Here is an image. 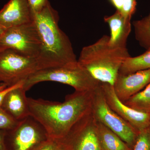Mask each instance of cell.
<instances>
[{
    "instance_id": "obj_21",
    "label": "cell",
    "mask_w": 150,
    "mask_h": 150,
    "mask_svg": "<svg viewBox=\"0 0 150 150\" xmlns=\"http://www.w3.org/2000/svg\"><path fill=\"white\" fill-rule=\"evenodd\" d=\"M18 122L1 108H0V130L8 131L13 129Z\"/></svg>"
},
{
    "instance_id": "obj_7",
    "label": "cell",
    "mask_w": 150,
    "mask_h": 150,
    "mask_svg": "<svg viewBox=\"0 0 150 150\" xmlns=\"http://www.w3.org/2000/svg\"><path fill=\"white\" fill-rule=\"evenodd\" d=\"M40 70L37 58L27 57L11 49L0 51V83L7 86L14 85Z\"/></svg>"
},
{
    "instance_id": "obj_8",
    "label": "cell",
    "mask_w": 150,
    "mask_h": 150,
    "mask_svg": "<svg viewBox=\"0 0 150 150\" xmlns=\"http://www.w3.org/2000/svg\"><path fill=\"white\" fill-rule=\"evenodd\" d=\"M8 131L12 135L13 150H33L48 139L43 126L30 115Z\"/></svg>"
},
{
    "instance_id": "obj_19",
    "label": "cell",
    "mask_w": 150,
    "mask_h": 150,
    "mask_svg": "<svg viewBox=\"0 0 150 150\" xmlns=\"http://www.w3.org/2000/svg\"><path fill=\"white\" fill-rule=\"evenodd\" d=\"M33 150H69L67 138L61 139L48 138Z\"/></svg>"
},
{
    "instance_id": "obj_5",
    "label": "cell",
    "mask_w": 150,
    "mask_h": 150,
    "mask_svg": "<svg viewBox=\"0 0 150 150\" xmlns=\"http://www.w3.org/2000/svg\"><path fill=\"white\" fill-rule=\"evenodd\" d=\"M91 112L96 121L112 130L133 149L139 131L109 107L105 98L100 83L93 91Z\"/></svg>"
},
{
    "instance_id": "obj_20",
    "label": "cell",
    "mask_w": 150,
    "mask_h": 150,
    "mask_svg": "<svg viewBox=\"0 0 150 150\" xmlns=\"http://www.w3.org/2000/svg\"><path fill=\"white\" fill-rule=\"evenodd\" d=\"M133 150H150V127L140 131Z\"/></svg>"
},
{
    "instance_id": "obj_29",
    "label": "cell",
    "mask_w": 150,
    "mask_h": 150,
    "mask_svg": "<svg viewBox=\"0 0 150 150\" xmlns=\"http://www.w3.org/2000/svg\"><path fill=\"white\" fill-rule=\"evenodd\" d=\"M1 83H0V85H1Z\"/></svg>"
},
{
    "instance_id": "obj_13",
    "label": "cell",
    "mask_w": 150,
    "mask_h": 150,
    "mask_svg": "<svg viewBox=\"0 0 150 150\" xmlns=\"http://www.w3.org/2000/svg\"><path fill=\"white\" fill-rule=\"evenodd\" d=\"M23 81L7 94L1 108L10 115L19 121L30 116L29 106L26 91L23 88Z\"/></svg>"
},
{
    "instance_id": "obj_30",
    "label": "cell",
    "mask_w": 150,
    "mask_h": 150,
    "mask_svg": "<svg viewBox=\"0 0 150 150\" xmlns=\"http://www.w3.org/2000/svg\"></svg>"
},
{
    "instance_id": "obj_28",
    "label": "cell",
    "mask_w": 150,
    "mask_h": 150,
    "mask_svg": "<svg viewBox=\"0 0 150 150\" xmlns=\"http://www.w3.org/2000/svg\"><path fill=\"white\" fill-rule=\"evenodd\" d=\"M7 86L6 85L4 84L3 83H1V85H0V90L5 88Z\"/></svg>"
},
{
    "instance_id": "obj_25",
    "label": "cell",
    "mask_w": 150,
    "mask_h": 150,
    "mask_svg": "<svg viewBox=\"0 0 150 150\" xmlns=\"http://www.w3.org/2000/svg\"><path fill=\"white\" fill-rule=\"evenodd\" d=\"M6 133L5 130H0V150H6L5 143Z\"/></svg>"
},
{
    "instance_id": "obj_26",
    "label": "cell",
    "mask_w": 150,
    "mask_h": 150,
    "mask_svg": "<svg viewBox=\"0 0 150 150\" xmlns=\"http://www.w3.org/2000/svg\"><path fill=\"white\" fill-rule=\"evenodd\" d=\"M111 4L116 9V10L121 12L123 4V0H109Z\"/></svg>"
},
{
    "instance_id": "obj_9",
    "label": "cell",
    "mask_w": 150,
    "mask_h": 150,
    "mask_svg": "<svg viewBox=\"0 0 150 150\" xmlns=\"http://www.w3.org/2000/svg\"><path fill=\"white\" fill-rule=\"evenodd\" d=\"M69 150H102L92 112L78 122L66 137Z\"/></svg>"
},
{
    "instance_id": "obj_23",
    "label": "cell",
    "mask_w": 150,
    "mask_h": 150,
    "mask_svg": "<svg viewBox=\"0 0 150 150\" xmlns=\"http://www.w3.org/2000/svg\"><path fill=\"white\" fill-rule=\"evenodd\" d=\"M33 14L38 13L49 3L48 0H27Z\"/></svg>"
},
{
    "instance_id": "obj_2",
    "label": "cell",
    "mask_w": 150,
    "mask_h": 150,
    "mask_svg": "<svg viewBox=\"0 0 150 150\" xmlns=\"http://www.w3.org/2000/svg\"><path fill=\"white\" fill-rule=\"evenodd\" d=\"M59 19L58 12L50 2L34 15L33 21L41 43L37 58L41 70L78 62L69 39L59 27Z\"/></svg>"
},
{
    "instance_id": "obj_18",
    "label": "cell",
    "mask_w": 150,
    "mask_h": 150,
    "mask_svg": "<svg viewBox=\"0 0 150 150\" xmlns=\"http://www.w3.org/2000/svg\"><path fill=\"white\" fill-rule=\"evenodd\" d=\"M123 103L135 110L150 112V83Z\"/></svg>"
},
{
    "instance_id": "obj_4",
    "label": "cell",
    "mask_w": 150,
    "mask_h": 150,
    "mask_svg": "<svg viewBox=\"0 0 150 150\" xmlns=\"http://www.w3.org/2000/svg\"><path fill=\"white\" fill-rule=\"evenodd\" d=\"M54 81L72 87L75 91H91L99 86V81L78 62L38 71L24 81L23 88L28 91L36 84Z\"/></svg>"
},
{
    "instance_id": "obj_10",
    "label": "cell",
    "mask_w": 150,
    "mask_h": 150,
    "mask_svg": "<svg viewBox=\"0 0 150 150\" xmlns=\"http://www.w3.org/2000/svg\"><path fill=\"white\" fill-rule=\"evenodd\" d=\"M100 86L107 104L124 121L139 132L150 126V112L135 110L121 102L110 84L100 82Z\"/></svg>"
},
{
    "instance_id": "obj_16",
    "label": "cell",
    "mask_w": 150,
    "mask_h": 150,
    "mask_svg": "<svg viewBox=\"0 0 150 150\" xmlns=\"http://www.w3.org/2000/svg\"><path fill=\"white\" fill-rule=\"evenodd\" d=\"M150 69V49L139 56L126 59L122 64L118 74L126 75L138 71Z\"/></svg>"
},
{
    "instance_id": "obj_22",
    "label": "cell",
    "mask_w": 150,
    "mask_h": 150,
    "mask_svg": "<svg viewBox=\"0 0 150 150\" xmlns=\"http://www.w3.org/2000/svg\"><path fill=\"white\" fill-rule=\"evenodd\" d=\"M137 5L136 0H123V6L120 12L127 18L131 19L136 12Z\"/></svg>"
},
{
    "instance_id": "obj_11",
    "label": "cell",
    "mask_w": 150,
    "mask_h": 150,
    "mask_svg": "<svg viewBox=\"0 0 150 150\" xmlns=\"http://www.w3.org/2000/svg\"><path fill=\"white\" fill-rule=\"evenodd\" d=\"M150 83V69L138 71L126 75L118 74L113 83L116 96L124 103Z\"/></svg>"
},
{
    "instance_id": "obj_12",
    "label": "cell",
    "mask_w": 150,
    "mask_h": 150,
    "mask_svg": "<svg viewBox=\"0 0 150 150\" xmlns=\"http://www.w3.org/2000/svg\"><path fill=\"white\" fill-rule=\"evenodd\" d=\"M34 15L27 0H10L0 11V25L6 28L33 21Z\"/></svg>"
},
{
    "instance_id": "obj_3",
    "label": "cell",
    "mask_w": 150,
    "mask_h": 150,
    "mask_svg": "<svg viewBox=\"0 0 150 150\" xmlns=\"http://www.w3.org/2000/svg\"><path fill=\"white\" fill-rule=\"evenodd\" d=\"M109 38L104 35L95 43L84 47L78 62L97 80L112 86L122 64L131 56L127 48L110 45Z\"/></svg>"
},
{
    "instance_id": "obj_24",
    "label": "cell",
    "mask_w": 150,
    "mask_h": 150,
    "mask_svg": "<svg viewBox=\"0 0 150 150\" xmlns=\"http://www.w3.org/2000/svg\"><path fill=\"white\" fill-rule=\"evenodd\" d=\"M23 81L18 83L14 85L7 86L5 88L0 90V108H1L3 100H4V98L5 97L7 94L12 89L15 88L17 86H18Z\"/></svg>"
},
{
    "instance_id": "obj_1",
    "label": "cell",
    "mask_w": 150,
    "mask_h": 150,
    "mask_svg": "<svg viewBox=\"0 0 150 150\" xmlns=\"http://www.w3.org/2000/svg\"><path fill=\"white\" fill-rule=\"evenodd\" d=\"M93 91H75L62 103L28 98L30 115L43 126L48 138L63 139L91 112Z\"/></svg>"
},
{
    "instance_id": "obj_27",
    "label": "cell",
    "mask_w": 150,
    "mask_h": 150,
    "mask_svg": "<svg viewBox=\"0 0 150 150\" xmlns=\"http://www.w3.org/2000/svg\"><path fill=\"white\" fill-rule=\"evenodd\" d=\"M6 29V28H4V27H3L2 26H1V25H0V35L2 34Z\"/></svg>"
},
{
    "instance_id": "obj_15",
    "label": "cell",
    "mask_w": 150,
    "mask_h": 150,
    "mask_svg": "<svg viewBox=\"0 0 150 150\" xmlns=\"http://www.w3.org/2000/svg\"><path fill=\"white\" fill-rule=\"evenodd\" d=\"M96 121L97 135L102 150H133L112 130Z\"/></svg>"
},
{
    "instance_id": "obj_6",
    "label": "cell",
    "mask_w": 150,
    "mask_h": 150,
    "mask_svg": "<svg viewBox=\"0 0 150 150\" xmlns=\"http://www.w3.org/2000/svg\"><path fill=\"white\" fill-rule=\"evenodd\" d=\"M41 43L34 21L6 28L0 35V51L11 49L27 57L37 58Z\"/></svg>"
},
{
    "instance_id": "obj_14",
    "label": "cell",
    "mask_w": 150,
    "mask_h": 150,
    "mask_svg": "<svg viewBox=\"0 0 150 150\" xmlns=\"http://www.w3.org/2000/svg\"><path fill=\"white\" fill-rule=\"evenodd\" d=\"M131 19L127 18L118 11L110 16L104 17L105 22L110 28V45L119 48L126 47L127 39L131 30Z\"/></svg>"
},
{
    "instance_id": "obj_17",
    "label": "cell",
    "mask_w": 150,
    "mask_h": 150,
    "mask_svg": "<svg viewBox=\"0 0 150 150\" xmlns=\"http://www.w3.org/2000/svg\"><path fill=\"white\" fill-rule=\"evenodd\" d=\"M135 38L141 47L150 49V13L141 19L133 22Z\"/></svg>"
}]
</instances>
